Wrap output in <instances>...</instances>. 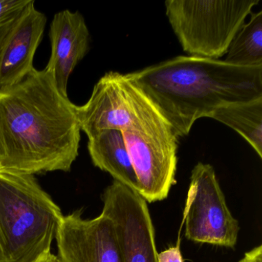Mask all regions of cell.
I'll list each match as a JSON object with an SVG mask.
<instances>
[{"instance_id":"cell-7","label":"cell","mask_w":262,"mask_h":262,"mask_svg":"<svg viewBox=\"0 0 262 262\" xmlns=\"http://www.w3.org/2000/svg\"><path fill=\"white\" fill-rule=\"evenodd\" d=\"M145 93L127 76L105 73L85 105L77 106L81 131L90 138L104 130L124 131L156 110Z\"/></svg>"},{"instance_id":"cell-18","label":"cell","mask_w":262,"mask_h":262,"mask_svg":"<svg viewBox=\"0 0 262 262\" xmlns=\"http://www.w3.org/2000/svg\"><path fill=\"white\" fill-rule=\"evenodd\" d=\"M35 262H59L57 256L51 252V251H47L45 254H42L38 260Z\"/></svg>"},{"instance_id":"cell-14","label":"cell","mask_w":262,"mask_h":262,"mask_svg":"<svg viewBox=\"0 0 262 262\" xmlns=\"http://www.w3.org/2000/svg\"><path fill=\"white\" fill-rule=\"evenodd\" d=\"M225 61L237 67H262V11L251 12L230 43Z\"/></svg>"},{"instance_id":"cell-12","label":"cell","mask_w":262,"mask_h":262,"mask_svg":"<svg viewBox=\"0 0 262 262\" xmlns=\"http://www.w3.org/2000/svg\"><path fill=\"white\" fill-rule=\"evenodd\" d=\"M88 150L95 166L108 172L116 182L138 191V181L119 130H104L89 139Z\"/></svg>"},{"instance_id":"cell-4","label":"cell","mask_w":262,"mask_h":262,"mask_svg":"<svg viewBox=\"0 0 262 262\" xmlns=\"http://www.w3.org/2000/svg\"><path fill=\"white\" fill-rule=\"evenodd\" d=\"M259 0H168L165 11L184 51L219 59Z\"/></svg>"},{"instance_id":"cell-6","label":"cell","mask_w":262,"mask_h":262,"mask_svg":"<svg viewBox=\"0 0 262 262\" xmlns=\"http://www.w3.org/2000/svg\"><path fill=\"white\" fill-rule=\"evenodd\" d=\"M190 182L184 213L185 237L196 243L234 248L240 231L238 221L227 205L214 168L199 162Z\"/></svg>"},{"instance_id":"cell-3","label":"cell","mask_w":262,"mask_h":262,"mask_svg":"<svg viewBox=\"0 0 262 262\" xmlns=\"http://www.w3.org/2000/svg\"><path fill=\"white\" fill-rule=\"evenodd\" d=\"M63 217L33 174L0 165V262H35L51 251Z\"/></svg>"},{"instance_id":"cell-17","label":"cell","mask_w":262,"mask_h":262,"mask_svg":"<svg viewBox=\"0 0 262 262\" xmlns=\"http://www.w3.org/2000/svg\"><path fill=\"white\" fill-rule=\"evenodd\" d=\"M238 262H262V245H259L247 251Z\"/></svg>"},{"instance_id":"cell-2","label":"cell","mask_w":262,"mask_h":262,"mask_svg":"<svg viewBox=\"0 0 262 262\" xmlns=\"http://www.w3.org/2000/svg\"><path fill=\"white\" fill-rule=\"evenodd\" d=\"M126 75L178 137L189 134L196 120L219 107L262 97V67H237L220 59L177 56Z\"/></svg>"},{"instance_id":"cell-8","label":"cell","mask_w":262,"mask_h":262,"mask_svg":"<svg viewBox=\"0 0 262 262\" xmlns=\"http://www.w3.org/2000/svg\"><path fill=\"white\" fill-rule=\"evenodd\" d=\"M102 200L101 214L113 222L122 262H158L148 202L138 191L115 180L104 190Z\"/></svg>"},{"instance_id":"cell-15","label":"cell","mask_w":262,"mask_h":262,"mask_svg":"<svg viewBox=\"0 0 262 262\" xmlns=\"http://www.w3.org/2000/svg\"><path fill=\"white\" fill-rule=\"evenodd\" d=\"M33 0H0V56L17 24Z\"/></svg>"},{"instance_id":"cell-16","label":"cell","mask_w":262,"mask_h":262,"mask_svg":"<svg viewBox=\"0 0 262 262\" xmlns=\"http://www.w3.org/2000/svg\"><path fill=\"white\" fill-rule=\"evenodd\" d=\"M158 262H184L179 244L158 253Z\"/></svg>"},{"instance_id":"cell-11","label":"cell","mask_w":262,"mask_h":262,"mask_svg":"<svg viewBox=\"0 0 262 262\" xmlns=\"http://www.w3.org/2000/svg\"><path fill=\"white\" fill-rule=\"evenodd\" d=\"M47 16L33 1L13 29L0 56V92L26 79L34 70L35 53L42 41Z\"/></svg>"},{"instance_id":"cell-1","label":"cell","mask_w":262,"mask_h":262,"mask_svg":"<svg viewBox=\"0 0 262 262\" xmlns=\"http://www.w3.org/2000/svg\"><path fill=\"white\" fill-rule=\"evenodd\" d=\"M77 105L36 69L0 92V165L24 174L69 171L79 155Z\"/></svg>"},{"instance_id":"cell-9","label":"cell","mask_w":262,"mask_h":262,"mask_svg":"<svg viewBox=\"0 0 262 262\" xmlns=\"http://www.w3.org/2000/svg\"><path fill=\"white\" fill-rule=\"evenodd\" d=\"M56 239L59 262H122L114 225L104 214L84 219L78 210L64 216Z\"/></svg>"},{"instance_id":"cell-13","label":"cell","mask_w":262,"mask_h":262,"mask_svg":"<svg viewBox=\"0 0 262 262\" xmlns=\"http://www.w3.org/2000/svg\"><path fill=\"white\" fill-rule=\"evenodd\" d=\"M208 118L237 132L262 158V97L215 108Z\"/></svg>"},{"instance_id":"cell-5","label":"cell","mask_w":262,"mask_h":262,"mask_svg":"<svg viewBox=\"0 0 262 262\" xmlns=\"http://www.w3.org/2000/svg\"><path fill=\"white\" fill-rule=\"evenodd\" d=\"M138 181V192L148 203L165 200L176 185L178 137L156 110L122 131Z\"/></svg>"},{"instance_id":"cell-10","label":"cell","mask_w":262,"mask_h":262,"mask_svg":"<svg viewBox=\"0 0 262 262\" xmlns=\"http://www.w3.org/2000/svg\"><path fill=\"white\" fill-rule=\"evenodd\" d=\"M50 37L52 53L45 70L51 73L59 93L68 97L70 75L90 49V32L83 16L69 10L56 13Z\"/></svg>"}]
</instances>
